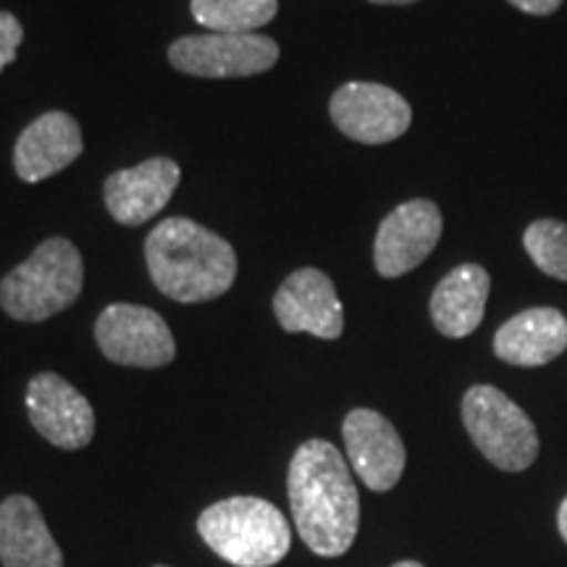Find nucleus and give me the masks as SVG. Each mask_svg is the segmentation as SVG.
<instances>
[{
    "instance_id": "nucleus-1",
    "label": "nucleus",
    "mask_w": 567,
    "mask_h": 567,
    "mask_svg": "<svg viewBox=\"0 0 567 567\" xmlns=\"http://www.w3.org/2000/svg\"><path fill=\"white\" fill-rule=\"evenodd\" d=\"M287 486L302 542L321 557L344 555L360 528V494L342 452L323 439H308L297 446Z\"/></svg>"
},
{
    "instance_id": "nucleus-2",
    "label": "nucleus",
    "mask_w": 567,
    "mask_h": 567,
    "mask_svg": "<svg viewBox=\"0 0 567 567\" xmlns=\"http://www.w3.org/2000/svg\"><path fill=\"white\" fill-rule=\"evenodd\" d=\"M151 279L176 302H208L237 279V252L224 237L189 218H166L145 243Z\"/></svg>"
},
{
    "instance_id": "nucleus-3",
    "label": "nucleus",
    "mask_w": 567,
    "mask_h": 567,
    "mask_svg": "<svg viewBox=\"0 0 567 567\" xmlns=\"http://www.w3.org/2000/svg\"><path fill=\"white\" fill-rule=\"evenodd\" d=\"M203 542L237 567H274L292 549L284 513L258 496H231L210 505L197 520Z\"/></svg>"
},
{
    "instance_id": "nucleus-4",
    "label": "nucleus",
    "mask_w": 567,
    "mask_h": 567,
    "mask_svg": "<svg viewBox=\"0 0 567 567\" xmlns=\"http://www.w3.org/2000/svg\"><path fill=\"white\" fill-rule=\"evenodd\" d=\"M82 255L69 239H45L0 281V305L17 321H45L71 308L82 292Z\"/></svg>"
},
{
    "instance_id": "nucleus-5",
    "label": "nucleus",
    "mask_w": 567,
    "mask_h": 567,
    "mask_svg": "<svg viewBox=\"0 0 567 567\" xmlns=\"http://www.w3.org/2000/svg\"><path fill=\"white\" fill-rule=\"evenodd\" d=\"M463 423L476 450L499 471L520 473L538 457V431L530 417L496 386H471L463 396Z\"/></svg>"
},
{
    "instance_id": "nucleus-6",
    "label": "nucleus",
    "mask_w": 567,
    "mask_h": 567,
    "mask_svg": "<svg viewBox=\"0 0 567 567\" xmlns=\"http://www.w3.org/2000/svg\"><path fill=\"white\" fill-rule=\"evenodd\" d=\"M174 69L205 80L264 74L279 61V45L266 34H195L168 48Z\"/></svg>"
},
{
    "instance_id": "nucleus-7",
    "label": "nucleus",
    "mask_w": 567,
    "mask_h": 567,
    "mask_svg": "<svg viewBox=\"0 0 567 567\" xmlns=\"http://www.w3.org/2000/svg\"><path fill=\"white\" fill-rule=\"evenodd\" d=\"M103 354L118 365L163 368L174 360L176 344L166 321L151 308L116 302L95 323Z\"/></svg>"
},
{
    "instance_id": "nucleus-8",
    "label": "nucleus",
    "mask_w": 567,
    "mask_h": 567,
    "mask_svg": "<svg viewBox=\"0 0 567 567\" xmlns=\"http://www.w3.org/2000/svg\"><path fill=\"white\" fill-rule=\"evenodd\" d=\"M337 130L363 145H384L402 137L413 122V109L400 92L375 82H347L331 97Z\"/></svg>"
},
{
    "instance_id": "nucleus-9",
    "label": "nucleus",
    "mask_w": 567,
    "mask_h": 567,
    "mask_svg": "<svg viewBox=\"0 0 567 567\" xmlns=\"http://www.w3.org/2000/svg\"><path fill=\"white\" fill-rule=\"evenodd\" d=\"M442 229V210L431 200H408L396 205L375 231V271L384 279L410 274L434 252Z\"/></svg>"
},
{
    "instance_id": "nucleus-10",
    "label": "nucleus",
    "mask_w": 567,
    "mask_h": 567,
    "mask_svg": "<svg viewBox=\"0 0 567 567\" xmlns=\"http://www.w3.org/2000/svg\"><path fill=\"white\" fill-rule=\"evenodd\" d=\"M347 457L371 492H389L405 473L408 452L400 434L384 415L358 408L342 423Z\"/></svg>"
},
{
    "instance_id": "nucleus-11",
    "label": "nucleus",
    "mask_w": 567,
    "mask_h": 567,
    "mask_svg": "<svg viewBox=\"0 0 567 567\" xmlns=\"http://www.w3.org/2000/svg\"><path fill=\"white\" fill-rule=\"evenodd\" d=\"M276 321L287 334L339 339L344 331V308L334 281L318 268H300L281 284L274 297Z\"/></svg>"
},
{
    "instance_id": "nucleus-12",
    "label": "nucleus",
    "mask_w": 567,
    "mask_h": 567,
    "mask_svg": "<svg viewBox=\"0 0 567 567\" xmlns=\"http://www.w3.org/2000/svg\"><path fill=\"white\" fill-rule=\"evenodd\" d=\"M27 413L34 429L61 450H82L95 436V410L55 373L34 375L27 386Z\"/></svg>"
},
{
    "instance_id": "nucleus-13",
    "label": "nucleus",
    "mask_w": 567,
    "mask_h": 567,
    "mask_svg": "<svg viewBox=\"0 0 567 567\" xmlns=\"http://www.w3.org/2000/svg\"><path fill=\"white\" fill-rule=\"evenodd\" d=\"M182 179L172 158H151L134 168H122L105 182V208L118 224L140 226L166 208Z\"/></svg>"
},
{
    "instance_id": "nucleus-14",
    "label": "nucleus",
    "mask_w": 567,
    "mask_h": 567,
    "mask_svg": "<svg viewBox=\"0 0 567 567\" xmlns=\"http://www.w3.org/2000/svg\"><path fill=\"white\" fill-rule=\"evenodd\" d=\"M82 147V130L69 113H42L19 134L13 147V168L21 182H45L80 158Z\"/></svg>"
},
{
    "instance_id": "nucleus-15",
    "label": "nucleus",
    "mask_w": 567,
    "mask_h": 567,
    "mask_svg": "<svg viewBox=\"0 0 567 567\" xmlns=\"http://www.w3.org/2000/svg\"><path fill=\"white\" fill-rule=\"evenodd\" d=\"M567 350V318L557 308H530L494 334L496 358L517 368L547 365Z\"/></svg>"
},
{
    "instance_id": "nucleus-16",
    "label": "nucleus",
    "mask_w": 567,
    "mask_h": 567,
    "mask_svg": "<svg viewBox=\"0 0 567 567\" xmlns=\"http://www.w3.org/2000/svg\"><path fill=\"white\" fill-rule=\"evenodd\" d=\"M0 563L3 567H63V555L45 517L30 496L0 502Z\"/></svg>"
},
{
    "instance_id": "nucleus-17",
    "label": "nucleus",
    "mask_w": 567,
    "mask_h": 567,
    "mask_svg": "<svg viewBox=\"0 0 567 567\" xmlns=\"http://www.w3.org/2000/svg\"><path fill=\"white\" fill-rule=\"evenodd\" d=\"M492 279L484 268L465 264L452 268L431 295V321L450 339L471 337L484 321Z\"/></svg>"
},
{
    "instance_id": "nucleus-18",
    "label": "nucleus",
    "mask_w": 567,
    "mask_h": 567,
    "mask_svg": "<svg viewBox=\"0 0 567 567\" xmlns=\"http://www.w3.org/2000/svg\"><path fill=\"white\" fill-rule=\"evenodd\" d=\"M197 24L221 34H250L279 11V0H193L189 3Z\"/></svg>"
},
{
    "instance_id": "nucleus-19",
    "label": "nucleus",
    "mask_w": 567,
    "mask_h": 567,
    "mask_svg": "<svg viewBox=\"0 0 567 567\" xmlns=\"http://www.w3.org/2000/svg\"><path fill=\"white\" fill-rule=\"evenodd\" d=\"M523 247L538 271L567 281V224L557 218H538L523 234Z\"/></svg>"
},
{
    "instance_id": "nucleus-20",
    "label": "nucleus",
    "mask_w": 567,
    "mask_h": 567,
    "mask_svg": "<svg viewBox=\"0 0 567 567\" xmlns=\"http://www.w3.org/2000/svg\"><path fill=\"white\" fill-rule=\"evenodd\" d=\"M24 40V27L13 13L0 11V71L17 61V51Z\"/></svg>"
},
{
    "instance_id": "nucleus-21",
    "label": "nucleus",
    "mask_w": 567,
    "mask_h": 567,
    "mask_svg": "<svg viewBox=\"0 0 567 567\" xmlns=\"http://www.w3.org/2000/svg\"><path fill=\"white\" fill-rule=\"evenodd\" d=\"M507 3H513L523 13H530V17H549L563 6V0H507Z\"/></svg>"
},
{
    "instance_id": "nucleus-22",
    "label": "nucleus",
    "mask_w": 567,
    "mask_h": 567,
    "mask_svg": "<svg viewBox=\"0 0 567 567\" xmlns=\"http://www.w3.org/2000/svg\"><path fill=\"white\" fill-rule=\"evenodd\" d=\"M557 528H559V536L565 538L567 544V496L563 499V505H559V513H557Z\"/></svg>"
},
{
    "instance_id": "nucleus-23",
    "label": "nucleus",
    "mask_w": 567,
    "mask_h": 567,
    "mask_svg": "<svg viewBox=\"0 0 567 567\" xmlns=\"http://www.w3.org/2000/svg\"><path fill=\"white\" fill-rule=\"evenodd\" d=\"M375 6H408V3H417V0H371Z\"/></svg>"
},
{
    "instance_id": "nucleus-24",
    "label": "nucleus",
    "mask_w": 567,
    "mask_h": 567,
    "mask_svg": "<svg viewBox=\"0 0 567 567\" xmlns=\"http://www.w3.org/2000/svg\"><path fill=\"white\" fill-rule=\"evenodd\" d=\"M392 567H423L421 563H413V559H405V563H396Z\"/></svg>"
},
{
    "instance_id": "nucleus-25",
    "label": "nucleus",
    "mask_w": 567,
    "mask_h": 567,
    "mask_svg": "<svg viewBox=\"0 0 567 567\" xmlns=\"http://www.w3.org/2000/svg\"><path fill=\"white\" fill-rule=\"evenodd\" d=\"M155 567H166V565H155Z\"/></svg>"
}]
</instances>
